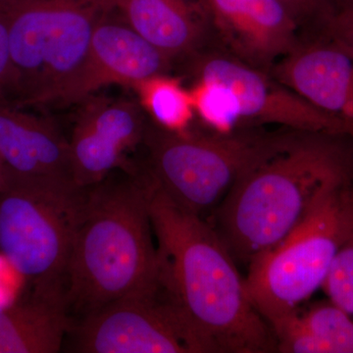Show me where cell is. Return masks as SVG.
<instances>
[{
	"label": "cell",
	"mask_w": 353,
	"mask_h": 353,
	"mask_svg": "<svg viewBox=\"0 0 353 353\" xmlns=\"http://www.w3.org/2000/svg\"><path fill=\"white\" fill-rule=\"evenodd\" d=\"M148 178L159 289L204 352H277L273 331L252 305L245 279L214 227L176 205Z\"/></svg>",
	"instance_id": "cell-1"
},
{
	"label": "cell",
	"mask_w": 353,
	"mask_h": 353,
	"mask_svg": "<svg viewBox=\"0 0 353 353\" xmlns=\"http://www.w3.org/2000/svg\"><path fill=\"white\" fill-rule=\"evenodd\" d=\"M343 137L297 131L234 183L211 225L238 265L277 245L325 192L352 183L353 152Z\"/></svg>",
	"instance_id": "cell-2"
},
{
	"label": "cell",
	"mask_w": 353,
	"mask_h": 353,
	"mask_svg": "<svg viewBox=\"0 0 353 353\" xmlns=\"http://www.w3.org/2000/svg\"><path fill=\"white\" fill-rule=\"evenodd\" d=\"M145 170L87 188L65 278L68 314L80 319L158 287L159 259ZM79 319V320H80Z\"/></svg>",
	"instance_id": "cell-3"
},
{
	"label": "cell",
	"mask_w": 353,
	"mask_h": 353,
	"mask_svg": "<svg viewBox=\"0 0 353 353\" xmlns=\"http://www.w3.org/2000/svg\"><path fill=\"white\" fill-rule=\"evenodd\" d=\"M8 27L6 97L21 105L60 101L82 71L106 9L83 0H0Z\"/></svg>",
	"instance_id": "cell-4"
},
{
	"label": "cell",
	"mask_w": 353,
	"mask_h": 353,
	"mask_svg": "<svg viewBox=\"0 0 353 353\" xmlns=\"http://www.w3.org/2000/svg\"><path fill=\"white\" fill-rule=\"evenodd\" d=\"M296 132L178 134L148 127L145 171L176 205L205 219L246 172L284 148Z\"/></svg>",
	"instance_id": "cell-5"
},
{
	"label": "cell",
	"mask_w": 353,
	"mask_h": 353,
	"mask_svg": "<svg viewBox=\"0 0 353 353\" xmlns=\"http://www.w3.org/2000/svg\"><path fill=\"white\" fill-rule=\"evenodd\" d=\"M87 189L10 173L0 192V253L37 292L64 294Z\"/></svg>",
	"instance_id": "cell-6"
},
{
	"label": "cell",
	"mask_w": 353,
	"mask_h": 353,
	"mask_svg": "<svg viewBox=\"0 0 353 353\" xmlns=\"http://www.w3.org/2000/svg\"><path fill=\"white\" fill-rule=\"evenodd\" d=\"M353 225L352 183L329 190L303 221L248 266V297L271 329L321 289Z\"/></svg>",
	"instance_id": "cell-7"
},
{
	"label": "cell",
	"mask_w": 353,
	"mask_h": 353,
	"mask_svg": "<svg viewBox=\"0 0 353 353\" xmlns=\"http://www.w3.org/2000/svg\"><path fill=\"white\" fill-rule=\"evenodd\" d=\"M68 334L75 352H204L196 334L158 287L103 306L74 322Z\"/></svg>",
	"instance_id": "cell-8"
},
{
	"label": "cell",
	"mask_w": 353,
	"mask_h": 353,
	"mask_svg": "<svg viewBox=\"0 0 353 353\" xmlns=\"http://www.w3.org/2000/svg\"><path fill=\"white\" fill-rule=\"evenodd\" d=\"M194 73L196 78L211 79L226 87L241 129L276 125L292 131L352 134L345 123L311 105L270 72L246 64L229 53L202 55Z\"/></svg>",
	"instance_id": "cell-9"
},
{
	"label": "cell",
	"mask_w": 353,
	"mask_h": 353,
	"mask_svg": "<svg viewBox=\"0 0 353 353\" xmlns=\"http://www.w3.org/2000/svg\"><path fill=\"white\" fill-rule=\"evenodd\" d=\"M226 52L270 71L303 39L280 0H196Z\"/></svg>",
	"instance_id": "cell-10"
},
{
	"label": "cell",
	"mask_w": 353,
	"mask_h": 353,
	"mask_svg": "<svg viewBox=\"0 0 353 353\" xmlns=\"http://www.w3.org/2000/svg\"><path fill=\"white\" fill-rule=\"evenodd\" d=\"M143 123L138 108L124 99H90L81 109L69 141L72 180L87 189L113 170H132L125 154L141 143Z\"/></svg>",
	"instance_id": "cell-11"
},
{
	"label": "cell",
	"mask_w": 353,
	"mask_h": 353,
	"mask_svg": "<svg viewBox=\"0 0 353 353\" xmlns=\"http://www.w3.org/2000/svg\"><path fill=\"white\" fill-rule=\"evenodd\" d=\"M171 62L122 18L111 17V9L105 10L95 25L82 71L59 102L85 101L99 88L113 83L132 88L152 77L168 73Z\"/></svg>",
	"instance_id": "cell-12"
},
{
	"label": "cell",
	"mask_w": 353,
	"mask_h": 353,
	"mask_svg": "<svg viewBox=\"0 0 353 353\" xmlns=\"http://www.w3.org/2000/svg\"><path fill=\"white\" fill-rule=\"evenodd\" d=\"M272 75L353 134V58L324 34L305 37L272 67Z\"/></svg>",
	"instance_id": "cell-13"
},
{
	"label": "cell",
	"mask_w": 353,
	"mask_h": 353,
	"mask_svg": "<svg viewBox=\"0 0 353 353\" xmlns=\"http://www.w3.org/2000/svg\"><path fill=\"white\" fill-rule=\"evenodd\" d=\"M0 155L14 175L73 182L69 141L50 120L4 101H0Z\"/></svg>",
	"instance_id": "cell-14"
},
{
	"label": "cell",
	"mask_w": 353,
	"mask_h": 353,
	"mask_svg": "<svg viewBox=\"0 0 353 353\" xmlns=\"http://www.w3.org/2000/svg\"><path fill=\"white\" fill-rule=\"evenodd\" d=\"M108 6L170 59L196 51L210 29L197 1L108 0Z\"/></svg>",
	"instance_id": "cell-15"
},
{
	"label": "cell",
	"mask_w": 353,
	"mask_h": 353,
	"mask_svg": "<svg viewBox=\"0 0 353 353\" xmlns=\"http://www.w3.org/2000/svg\"><path fill=\"white\" fill-rule=\"evenodd\" d=\"M73 321L62 294L30 292L0 306V353H57Z\"/></svg>",
	"instance_id": "cell-16"
},
{
	"label": "cell",
	"mask_w": 353,
	"mask_h": 353,
	"mask_svg": "<svg viewBox=\"0 0 353 353\" xmlns=\"http://www.w3.org/2000/svg\"><path fill=\"white\" fill-rule=\"evenodd\" d=\"M132 88L155 126L172 134L192 132L196 117L194 101L190 90L180 80L164 74L137 83Z\"/></svg>",
	"instance_id": "cell-17"
},
{
	"label": "cell",
	"mask_w": 353,
	"mask_h": 353,
	"mask_svg": "<svg viewBox=\"0 0 353 353\" xmlns=\"http://www.w3.org/2000/svg\"><path fill=\"white\" fill-rule=\"evenodd\" d=\"M190 90L194 113L210 132L228 134L243 130L231 94L223 83L196 78Z\"/></svg>",
	"instance_id": "cell-18"
},
{
	"label": "cell",
	"mask_w": 353,
	"mask_h": 353,
	"mask_svg": "<svg viewBox=\"0 0 353 353\" xmlns=\"http://www.w3.org/2000/svg\"><path fill=\"white\" fill-rule=\"evenodd\" d=\"M301 321L317 341L319 353H353L352 316L331 303L299 312Z\"/></svg>",
	"instance_id": "cell-19"
},
{
	"label": "cell",
	"mask_w": 353,
	"mask_h": 353,
	"mask_svg": "<svg viewBox=\"0 0 353 353\" xmlns=\"http://www.w3.org/2000/svg\"><path fill=\"white\" fill-rule=\"evenodd\" d=\"M329 301L353 316V225L334 255L322 288Z\"/></svg>",
	"instance_id": "cell-20"
},
{
	"label": "cell",
	"mask_w": 353,
	"mask_h": 353,
	"mask_svg": "<svg viewBox=\"0 0 353 353\" xmlns=\"http://www.w3.org/2000/svg\"><path fill=\"white\" fill-rule=\"evenodd\" d=\"M294 16L301 30L319 31L336 10L332 0H280Z\"/></svg>",
	"instance_id": "cell-21"
},
{
	"label": "cell",
	"mask_w": 353,
	"mask_h": 353,
	"mask_svg": "<svg viewBox=\"0 0 353 353\" xmlns=\"http://www.w3.org/2000/svg\"><path fill=\"white\" fill-rule=\"evenodd\" d=\"M319 32L339 44L353 58V6L334 10Z\"/></svg>",
	"instance_id": "cell-22"
},
{
	"label": "cell",
	"mask_w": 353,
	"mask_h": 353,
	"mask_svg": "<svg viewBox=\"0 0 353 353\" xmlns=\"http://www.w3.org/2000/svg\"><path fill=\"white\" fill-rule=\"evenodd\" d=\"M10 79V52L8 27L4 14L0 10V101H6Z\"/></svg>",
	"instance_id": "cell-23"
},
{
	"label": "cell",
	"mask_w": 353,
	"mask_h": 353,
	"mask_svg": "<svg viewBox=\"0 0 353 353\" xmlns=\"http://www.w3.org/2000/svg\"><path fill=\"white\" fill-rule=\"evenodd\" d=\"M10 178V170L4 162L3 158L0 155V192L6 187Z\"/></svg>",
	"instance_id": "cell-24"
},
{
	"label": "cell",
	"mask_w": 353,
	"mask_h": 353,
	"mask_svg": "<svg viewBox=\"0 0 353 353\" xmlns=\"http://www.w3.org/2000/svg\"><path fill=\"white\" fill-rule=\"evenodd\" d=\"M334 7L336 9L343 8V7L353 6V0H332Z\"/></svg>",
	"instance_id": "cell-25"
},
{
	"label": "cell",
	"mask_w": 353,
	"mask_h": 353,
	"mask_svg": "<svg viewBox=\"0 0 353 353\" xmlns=\"http://www.w3.org/2000/svg\"><path fill=\"white\" fill-rule=\"evenodd\" d=\"M83 1L88 2V3L95 4L102 7V8L108 10V0H83Z\"/></svg>",
	"instance_id": "cell-26"
},
{
	"label": "cell",
	"mask_w": 353,
	"mask_h": 353,
	"mask_svg": "<svg viewBox=\"0 0 353 353\" xmlns=\"http://www.w3.org/2000/svg\"><path fill=\"white\" fill-rule=\"evenodd\" d=\"M350 139H352V141H353V134H352V137H350Z\"/></svg>",
	"instance_id": "cell-27"
}]
</instances>
